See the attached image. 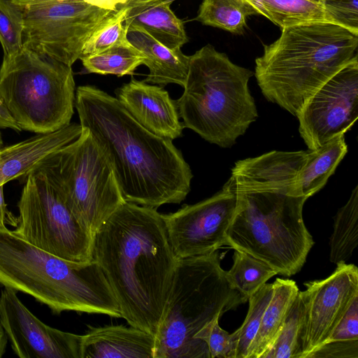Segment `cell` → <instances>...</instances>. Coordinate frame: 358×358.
<instances>
[{"mask_svg": "<svg viewBox=\"0 0 358 358\" xmlns=\"http://www.w3.org/2000/svg\"><path fill=\"white\" fill-rule=\"evenodd\" d=\"M23 19L20 11L5 0H0V43L3 57L18 52L23 47Z\"/></svg>", "mask_w": 358, "mask_h": 358, "instance_id": "cell-32", "label": "cell"}, {"mask_svg": "<svg viewBox=\"0 0 358 358\" xmlns=\"http://www.w3.org/2000/svg\"><path fill=\"white\" fill-rule=\"evenodd\" d=\"M245 1H247L250 4H251L257 12V9H258V7H259L261 0H245Z\"/></svg>", "mask_w": 358, "mask_h": 358, "instance_id": "cell-42", "label": "cell"}, {"mask_svg": "<svg viewBox=\"0 0 358 358\" xmlns=\"http://www.w3.org/2000/svg\"><path fill=\"white\" fill-rule=\"evenodd\" d=\"M125 28L128 41L145 57L143 64L149 73L144 81L160 86L173 83L183 87L189 56L181 49L167 48L139 27L128 25Z\"/></svg>", "mask_w": 358, "mask_h": 358, "instance_id": "cell-20", "label": "cell"}, {"mask_svg": "<svg viewBox=\"0 0 358 358\" xmlns=\"http://www.w3.org/2000/svg\"><path fill=\"white\" fill-rule=\"evenodd\" d=\"M47 159L24 178L19 216L11 231L60 258L92 262L94 236L71 211Z\"/></svg>", "mask_w": 358, "mask_h": 358, "instance_id": "cell-9", "label": "cell"}, {"mask_svg": "<svg viewBox=\"0 0 358 358\" xmlns=\"http://www.w3.org/2000/svg\"><path fill=\"white\" fill-rule=\"evenodd\" d=\"M47 163L71 211L93 236L125 202L112 164L89 129L82 127Z\"/></svg>", "mask_w": 358, "mask_h": 358, "instance_id": "cell-10", "label": "cell"}, {"mask_svg": "<svg viewBox=\"0 0 358 358\" xmlns=\"http://www.w3.org/2000/svg\"><path fill=\"white\" fill-rule=\"evenodd\" d=\"M17 8L23 19V47L71 66L95 29L114 11L85 0H52Z\"/></svg>", "mask_w": 358, "mask_h": 358, "instance_id": "cell-11", "label": "cell"}, {"mask_svg": "<svg viewBox=\"0 0 358 358\" xmlns=\"http://www.w3.org/2000/svg\"><path fill=\"white\" fill-rule=\"evenodd\" d=\"M325 21L358 34V0H322Z\"/></svg>", "mask_w": 358, "mask_h": 358, "instance_id": "cell-34", "label": "cell"}, {"mask_svg": "<svg viewBox=\"0 0 358 358\" xmlns=\"http://www.w3.org/2000/svg\"><path fill=\"white\" fill-rule=\"evenodd\" d=\"M0 323L18 357L80 358V335L44 324L8 287L0 293Z\"/></svg>", "mask_w": 358, "mask_h": 358, "instance_id": "cell-15", "label": "cell"}, {"mask_svg": "<svg viewBox=\"0 0 358 358\" xmlns=\"http://www.w3.org/2000/svg\"><path fill=\"white\" fill-rule=\"evenodd\" d=\"M0 129H10L17 132L22 130L3 101H0Z\"/></svg>", "mask_w": 358, "mask_h": 358, "instance_id": "cell-39", "label": "cell"}, {"mask_svg": "<svg viewBox=\"0 0 358 358\" xmlns=\"http://www.w3.org/2000/svg\"><path fill=\"white\" fill-rule=\"evenodd\" d=\"M0 285L33 296L55 314L63 311L122 317L115 296L96 260L60 258L0 229Z\"/></svg>", "mask_w": 358, "mask_h": 358, "instance_id": "cell-4", "label": "cell"}, {"mask_svg": "<svg viewBox=\"0 0 358 358\" xmlns=\"http://www.w3.org/2000/svg\"><path fill=\"white\" fill-rule=\"evenodd\" d=\"M310 357L358 358V341L326 343L313 352Z\"/></svg>", "mask_w": 358, "mask_h": 358, "instance_id": "cell-36", "label": "cell"}, {"mask_svg": "<svg viewBox=\"0 0 358 358\" xmlns=\"http://www.w3.org/2000/svg\"><path fill=\"white\" fill-rule=\"evenodd\" d=\"M71 66L26 48L3 57L0 99L22 130L48 134L71 123L75 106Z\"/></svg>", "mask_w": 358, "mask_h": 358, "instance_id": "cell-8", "label": "cell"}, {"mask_svg": "<svg viewBox=\"0 0 358 358\" xmlns=\"http://www.w3.org/2000/svg\"><path fill=\"white\" fill-rule=\"evenodd\" d=\"M81 336L80 358H154L155 337L131 326L89 327Z\"/></svg>", "mask_w": 358, "mask_h": 358, "instance_id": "cell-19", "label": "cell"}, {"mask_svg": "<svg viewBox=\"0 0 358 358\" xmlns=\"http://www.w3.org/2000/svg\"><path fill=\"white\" fill-rule=\"evenodd\" d=\"M236 208L227 230V245L290 277L304 265L314 241L303 219L308 198L283 189L236 193Z\"/></svg>", "mask_w": 358, "mask_h": 358, "instance_id": "cell-7", "label": "cell"}, {"mask_svg": "<svg viewBox=\"0 0 358 358\" xmlns=\"http://www.w3.org/2000/svg\"><path fill=\"white\" fill-rule=\"evenodd\" d=\"M93 257L122 317L155 337L177 263L162 214L125 201L94 233Z\"/></svg>", "mask_w": 358, "mask_h": 358, "instance_id": "cell-1", "label": "cell"}, {"mask_svg": "<svg viewBox=\"0 0 358 358\" xmlns=\"http://www.w3.org/2000/svg\"><path fill=\"white\" fill-rule=\"evenodd\" d=\"M3 139H2V136H1V134L0 132V148L3 147Z\"/></svg>", "mask_w": 358, "mask_h": 358, "instance_id": "cell-43", "label": "cell"}, {"mask_svg": "<svg viewBox=\"0 0 358 358\" xmlns=\"http://www.w3.org/2000/svg\"><path fill=\"white\" fill-rule=\"evenodd\" d=\"M127 11L128 7L122 6L110 13L87 39L80 57L103 52L127 40L124 26Z\"/></svg>", "mask_w": 358, "mask_h": 358, "instance_id": "cell-31", "label": "cell"}, {"mask_svg": "<svg viewBox=\"0 0 358 358\" xmlns=\"http://www.w3.org/2000/svg\"><path fill=\"white\" fill-rule=\"evenodd\" d=\"M115 92L124 108L150 132L172 141L182 135L176 100L163 87L132 78Z\"/></svg>", "mask_w": 358, "mask_h": 358, "instance_id": "cell-16", "label": "cell"}, {"mask_svg": "<svg viewBox=\"0 0 358 358\" xmlns=\"http://www.w3.org/2000/svg\"><path fill=\"white\" fill-rule=\"evenodd\" d=\"M253 15L258 13L245 0H203L195 20L204 25L242 34L247 18Z\"/></svg>", "mask_w": 358, "mask_h": 358, "instance_id": "cell-24", "label": "cell"}, {"mask_svg": "<svg viewBox=\"0 0 358 358\" xmlns=\"http://www.w3.org/2000/svg\"><path fill=\"white\" fill-rule=\"evenodd\" d=\"M171 4V0H152L128 6L124 26L139 27L167 48L181 49L188 37L183 21Z\"/></svg>", "mask_w": 358, "mask_h": 358, "instance_id": "cell-21", "label": "cell"}, {"mask_svg": "<svg viewBox=\"0 0 358 358\" xmlns=\"http://www.w3.org/2000/svg\"><path fill=\"white\" fill-rule=\"evenodd\" d=\"M273 292L266 308L248 358H262L276 338L299 289L294 280L277 278Z\"/></svg>", "mask_w": 358, "mask_h": 358, "instance_id": "cell-23", "label": "cell"}, {"mask_svg": "<svg viewBox=\"0 0 358 358\" xmlns=\"http://www.w3.org/2000/svg\"><path fill=\"white\" fill-rule=\"evenodd\" d=\"M353 341H358V296L353 299L326 343Z\"/></svg>", "mask_w": 358, "mask_h": 358, "instance_id": "cell-35", "label": "cell"}, {"mask_svg": "<svg viewBox=\"0 0 358 358\" xmlns=\"http://www.w3.org/2000/svg\"><path fill=\"white\" fill-rule=\"evenodd\" d=\"M257 12L281 29L326 22L322 0H261Z\"/></svg>", "mask_w": 358, "mask_h": 358, "instance_id": "cell-26", "label": "cell"}, {"mask_svg": "<svg viewBox=\"0 0 358 358\" xmlns=\"http://www.w3.org/2000/svg\"><path fill=\"white\" fill-rule=\"evenodd\" d=\"M75 107L81 127L108 155L125 201L157 209L185 200L193 174L172 140L144 128L115 97L95 86L76 89Z\"/></svg>", "mask_w": 358, "mask_h": 358, "instance_id": "cell-2", "label": "cell"}, {"mask_svg": "<svg viewBox=\"0 0 358 358\" xmlns=\"http://www.w3.org/2000/svg\"><path fill=\"white\" fill-rule=\"evenodd\" d=\"M236 203V194L222 187L210 198L162 214L177 259L208 255L227 245L226 233Z\"/></svg>", "mask_w": 358, "mask_h": 358, "instance_id": "cell-13", "label": "cell"}, {"mask_svg": "<svg viewBox=\"0 0 358 358\" xmlns=\"http://www.w3.org/2000/svg\"><path fill=\"white\" fill-rule=\"evenodd\" d=\"M216 317L205 325L196 335L204 341L208 348L210 358H235V345L231 334L222 329Z\"/></svg>", "mask_w": 358, "mask_h": 358, "instance_id": "cell-33", "label": "cell"}, {"mask_svg": "<svg viewBox=\"0 0 358 358\" xmlns=\"http://www.w3.org/2000/svg\"><path fill=\"white\" fill-rule=\"evenodd\" d=\"M358 244V186L352 190L346 203L334 217L330 237L329 259L338 264L348 260Z\"/></svg>", "mask_w": 358, "mask_h": 358, "instance_id": "cell-27", "label": "cell"}, {"mask_svg": "<svg viewBox=\"0 0 358 358\" xmlns=\"http://www.w3.org/2000/svg\"><path fill=\"white\" fill-rule=\"evenodd\" d=\"M347 152L344 135L332 138L316 150H309L306 162L295 178L294 196L308 198L321 189Z\"/></svg>", "mask_w": 358, "mask_h": 358, "instance_id": "cell-22", "label": "cell"}, {"mask_svg": "<svg viewBox=\"0 0 358 358\" xmlns=\"http://www.w3.org/2000/svg\"><path fill=\"white\" fill-rule=\"evenodd\" d=\"M273 292V284L265 283L250 296L249 308L241 326L231 334L235 345V358H248L250 345L259 328L263 314Z\"/></svg>", "mask_w": 358, "mask_h": 358, "instance_id": "cell-29", "label": "cell"}, {"mask_svg": "<svg viewBox=\"0 0 358 358\" xmlns=\"http://www.w3.org/2000/svg\"><path fill=\"white\" fill-rule=\"evenodd\" d=\"M304 285L306 289L299 292L303 304L299 342L301 358H309L327 341L358 296V268L341 262L329 277Z\"/></svg>", "mask_w": 358, "mask_h": 358, "instance_id": "cell-14", "label": "cell"}, {"mask_svg": "<svg viewBox=\"0 0 358 358\" xmlns=\"http://www.w3.org/2000/svg\"><path fill=\"white\" fill-rule=\"evenodd\" d=\"M3 185H0V229H6V223L12 224L15 227L17 222V217H13L7 210L4 200Z\"/></svg>", "mask_w": 358, "mask_h": 358, "instance_id": "cell-38", "label": "cell"}, {"mask_svg": "<svg viewBox=\"0 0 358 358\" xmlns=\"http://www.w3.org/2000/svg\"><path fill=\"white\" fill-rule=\"evenodd\" d=\"M81 132L80 124L71 122L55 131L36 134L0 148V185L24 178L56 151L76 140Z\"/></svg>", "mask_w": 358, "mask_h": 358, "instance_id": "cell-18", "label": "cell"}, {"mask_svg": "<svg viewBox=\"0 0 358 358\" xmlns=\"http://www.w3.org/2000/svg\"><path fill=\"white\" fill-rule=\"evenodd\" d=\"M152 1V0H124V4L120 7H122V6H127L128 7V6H133V5H135L137 3H141L146 2V1Z\"/></svg>", "mask_w": 358, "mask_h": 358, "instance_id": "cell-41", "label": "cell"}, {"mask_svg": "<svg viewBox=\"0 0 358 358\" xmlns=\"http://www.w3.org/2000/svg\"><path fill=\"white\" fill-rule=\"evenodd\" d=\"M308 151H271L259 157L238 160L222 187L234 193L288 189L294 194L296 176L305 164Z\"/></svg>", "mask_w": 358, "mask_h": 358, "instance_id": "cell-17", "label": "cell"}, {"mask_svg": "<svg viewBox=\"0 0 358 358\" xmlns=\"http://www.w3.org/2000/svg\"><path fill=\"white\" fill-rule=\"evenodd\" d=\"M87 73L133 76L136 69L143 64L145 57L128 39L103 52L80 58Z\"/></svg>", "mask_w": 358, "mask_h": 358, "instance_id": "cell-25", "label": "cell"}, {"mask_svg": "<svg viewBox=\"0 0 358 358\" xmlns=\"http://www.w3.org/2000/svg\"><path fill=\"white\" fill-rule=\"evenodd\" d=\"M8 337L0 323V358L2 357L6 350Z\"/></svg>", "mask_w": 358, "mask_h": 358, "instance_id": "cell-40", "label": "cell"}, {"mask_svg": "<svg viewBox=\"0 0 358 358\" xmlns=\"http://www.w3.org/2000/svg\"><path fill=\"white\" fill-rule=\"evenodd\" d=\"M277 274L266 263L234 250L233 265L229 271H225L224 275L229 286L248 300L268 280Z\"/></svg>", "mask_w": 358, "mask_h": 358, "instance_id": "cell-28", "label": "cell"}, {"mask_svg": "<svg viewBox=\"0 0 358 358\" xmlns=\"http://www.w3.org/2000/svg\"><path fill=\"white\" fill-rule=\"evenodd\" d=\"M16 8H23L52 0H5ZM100 7L117 10L124 3L123 0H85Z\"/></svg>", "mask_w": 358, "mask_h": 358, "instance_id": "cell-37", "label": "cell"}, {"mask_svg": "<svg viewBox=\"0 0 358 358\" xmlns=\"http://www.w3.org/2000/svg\"><path fill=\"white\" fill-rule=\"evenodd\" d=\"M250 70L207 44L189 56L184 92L176 103L184 128L221 148H231L258 113L248 82Z\"/></svg>", "mask_w": 358, "mask_h": 358, "instance_id": "cell-5", "label": "cell"}, {"mask_svg": "<svg viewBox=\"0 0 358 358\" xmlns=\"http://www.w3.org/2000/svg\"><path fill=\"white\" fill-rule=\"evenodd\" d=\"M0 101H2V100L0 99Z\"/></svg>", "mask_w": 358, "mask_h": 358, "instance_id": "cell-44", "label": "cell"}, {"mask_svg": "<svg viewBox=\"0 0 358 358\" xmlns=\"http://www.w3.org/2000/svg\"><path fill=\"white\" fill-rule=\"evenodd\" d=\"M296 117L308 150L344 135L358 117V57L319 88Z\"/></svg>", "mask_w": 358, "mask_h": 358, "instance_id": "cell-12", "label": "cell"}, {"mask_svg": "<svg viewBox=\"0 0 358 358\" xmlns=\"http://www.w3.org/2000/svg\"><path fill=\"white\" fill-rule=\"evenodd\" d=\"M303 315V304L298 293L276 338L262 358H301Z\"/></svg>", "mask_w": 358, "mask_h": 358, "instance_id": "cell-30", "label": "cell"}, {"mask_svg": "<svg viewBox=\"0 0 358 358\" xmlns=\"http://www.w3.org/2000/svg\"><path fill=\"white\" fill-rule=\"evenodd\" d=\"M358 34L328 22L282 29L255 59V76L265 98L297 116L312 95L357 58Z\"/></svg>", "mask_w": 358, "mask_h": 358, "instance_id": "cell-3", "label": "cell"}, {"mask_svg": "<svg viewBox=\"0 0 358 358\" xmlns=\"http://www.w3.org/2000/svg\"><path fill=\"white\" fill-rule=\"evenodd\" d=\"M217 252L177 259L170 293L155 336L154 358H210L196 338L208 322L247 300L232 289Z\"/></svg>", "mask_w": 358, "mask_h": 358, "instance_id": "cell-6", "label": "cell"}]
</instances>
